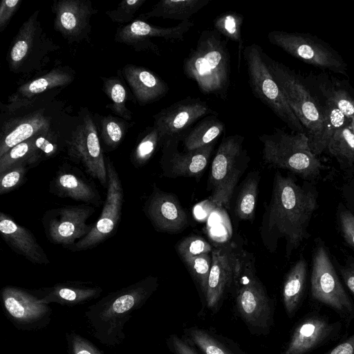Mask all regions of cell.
Wrapping results in <instances>:
<instances>
[{
    "label": "cell",
    "instance_id": "1",
    "mask_svg": "<svg viewBox=\"0 0 354 354\" xmlns=\"http://www.w3.org/2000/svg\"><path fill=\"white\" fill-rule=\"evenodd\" d=\"M318 192L306 181L297 184L290 176L275 173L271 198L266 207L261 227V239L274 252L279 239L286 241L287 258L309 236L308 229L317 208Z\"/></svg>",
    "mask_w": 354,
    "mask_h": 354
},
{
    "label": "cell",
    "instance_id": "2",
    "mask_svg": "<svg viewBox=\"0 0 354 354\" xmlns=\"http://www.w3.org/2000/svg\"><path fill=\"white\" fill-rule=\"evenodd\" d=\"M227 41L216 30H205L196 46L184 59V74L194 80L201 92L223 100L230 85L231 60Z\"/></svg>",
    "mask_w": 354,
    "mask_h": 354
},
{
    "label": "cell",
    "instance_id": "3",
    "mask_svg": "<svg viewBox=\"0 0 354 354\" xmlns=\"http://www.w3.org/2000/svg\"><path fill=\"white\" fill-rule=\"evenodd\" d=\"M264 58L274 80L303 126L312 152L317 156L320 155L326 150L328 145L324 136V103L320 102L294 71L272 59L266 53Z\"/></svg>",
    "mask_w": 354,
    "mask_h": 354
},
{
    "label": "cell",
    "instance_id": "4",
    "mask_svg": "<svg viewBox=\"0 0 354 354\" xmlns=\"http://www.w3.org/2000/svg\"><path fill=\"white\" fill-rule=\"evenodd\" d=\"M252 253L242 248L232 290L236 311L252 334L268 335L273 325L274 304L257 274Z\"/></svg>",
    "mask_w": 354,
    "mask_h": 354
},
{
    "label": "cell",
    "instance_id": "5",
    "mask_svg": "<svg viewBox=\"0 0 354 354\" xmlns=\"http://www.w3.org/2000/svg\"><path fill=\"white\" fill-rule=\"evenodd\" d=\"M61 111L44 97L1 105L0 157L17 145L37 135L59 131Z\"/></svg>",
    "mask_w": 354,
    "mask_h": 354
},
{
    "label": "cell",
    "instance_id": "6",
    "mask_svg": "<svg viewBox=\"0 0 354 354\" xmlns=\"http://www.w3.org/2000/svg\"><path fill=\"white\" fill-rule=\"evenodd\" d=\"M271 134L259 137L263 145L264 162L276 168L288 170L306 181L316 179L324 168L311 151L305 133H287L275 129Z\"/></svg>",
    "mask_w": 354,
    "mask_h": 354
},
{
    "label": "cell",
    "instance_id": "7",
    "mask_svg": "<svg viewBox=\"0 0 354 354\" xmlns=\"http://www.w3.org/2000/svg\"><path fill=\"white\" fill-rule=\"evenodd\" d=\"M244 137L239 134L224 137L214 157L209 183V203L216 207H227L235 187L247 169L250 158L243 147Z\"/></svg>",
    "mask_w": 354,
    "mask_h": 354
},
{
    "label": "cell",
    "instance_id": "8",
    "mask_svg": "<svg viewBox=\"0 0 354 354\" xmlns=\"http://www.w3.org/2000/svg\"><path fill=\"white\" fill-rule=\"evenodd\" d=\"M264 53L257 44L248 45L243 50L249 85L253 95L270 108L292 131L305 133L303 126L268 68Z\"/></svg>",
    "mask_w": 354,
    "mask_h": 354
},
{
    "label": "cell",
    "instance_id": "9",
    "mask_svg": "<svg viewBox=\"0 0 354 354\" xmlns=\"http://www.w3.org/2000/svg\"><path fill=\"white\" fill-rule=\"evenodd\" d=\"M35 10L21 26L9 48L6 59L11 72L30 73L40 70L48 55L59 48L45 32Z\"/></svg>",
    "mask_w": 354,
    "mask_h": 354
},
{
    "label": "cell",
    "instance_id": "10",
    "mask_svg": "<svg viewBox=\"0 0 354 354\" xmlns=\"http://www.w3.org/2000/svg\"><path fill=\"white\" fill-rule=\"evenodd\" d=\"M312 298L336 312L342 319H354V303L346 292L322 241H317L313 253L310 275Z\"/></svg>",
    "mask_w": 354,
    "mask_h": 354
},
{
    "label": "cell",
    "instance_id": "11",
    "mask_svg": "<svg viewBox=\"0 0 354 354\" xmlns=\"http://www.w3.org/2000/svg\"><path fill=\"white\" fill-rule=\"evenodd\" d=\"M65 148L71 160L81 165L90 176L107 188L105 158L95 122L86 108H81L77 124L66 138Z\"/></svg>",
    "mask_w": 354,
    "mask_h": 354
},
{
    "label": "cell",
    "instance_id": "12",
    "mask_svg": "<svg viewBox=\"0 0 354 354\" xmlns=\"http://www.w3.org/2000/svg\"><path fill=\"white\" fill-rule=\"evenodd\" d=\"M269 41L310 65L347 76V64L330 45L309 33L272 30Z\"/></svg>",
    "mask_w": 354,
    "mask_h": 354
},
{
    "label": "cell",
    "instance_id": "13",
    "mask_svg": "<svg viewBox=\"0 0 354 354\" xmlns=\"http://www.w3.org/2000/svg\"><path fill=\"white\" fill-rule=\"evenodd\" d=\"M105 160L108 186L100 216L86 236L68 248L72 251L91 249L104 242L113 235L120 221L124 202L122 183L112 161L109 157Z\"/></svg>",
    "mask_w": 354,
    "mask_h": 354
},
{
    "label": "cell",
    "instance_id": "14",
    "mask_svg": "<svg viewBox=\"0 0 354 354\" xmlns=\"http://www.w3.org/2000/svg\"><path fill=\"white\" fill-rule=\"evenodd\" d=\"M95 212L94 206L87 204L67 205L47 211L42 223L48 239L55 244L70 247L86 236L93 224L86 221Z\"/></svg>",
    "mask_w": 354,
    "mask_h": 354
},
{
    "label": "cell",
    "instance_id": "15",
    "mask_svg": "<svg viewBox=\"0 0 354 354\" xmlns=\"http://www.w3.org/2000/svg\"><path fill=\"white\" fill-rule=\"evenodd\" d=\"M242 248L231 242L213 248L211 252L205 305L213 313L218 311L225 294L232 290Z\"/></svg>",
    "mask_w": 354,
    "mask_h": 354
},
{
    "label": "cell",
    "instance_id": "16",
    "mask_svg": "<svg viewBox=\"0 0 354 354\" xmlns=\"http://www.w3.org/2000/svg\"><path fill=\"white\" fill-rule=\"evenodd\" d=\"M194 25L191 20L181 21L172 27H160L151 25L137 19L129 24L118 28L114 40L131 47L137 52L150 51L158 55L160 50L152 39L160 38L167 41H182L184 35Z\"/></svg>",
    "mask_w": 354,
    "mask_h": 354
},
{
    "label": "cell",
    "instance_id": "17",
    "mask_svg": "<svg viewBox=\"0 0 354 354\" xmlns=\"http://www.w3.org/2000/svg\"><path fill=\"white\" fill-rule=\"evenodd\" d=\"M210 115H216L217 113L206 102L199 97H187L153 115V126L160 132L162 140L170 137L183 140L194 123Z\"/></svg>",
    "mask_w": 354,
    "mask_h": 354
},
{
    "label": "cell",
    "instance_id": "18",
    "mask_svg": "<svg viewBox=\"0 0 354 354\" xmlns=\"http://www.w3.org/2000/svg\"><path fill=\"white\" fill-rule=\"evenodd\" d=\"M54 29L69 44L89 39L91 19L97 12L88 0H55L52 4Z\"/></svg>",
    "mask_w": 354,
    "mask_h": 354
},
{
    "label": "cell",
    "instance_id": "19",
    "mask_svg": "<svg viewBox=\"0 0 354 354\" xmlns=\"http://www.w3.org/2000/svg\"><path fill=\"white\" fill-rule=\"evenodd\" d=\"M180 140L178 137L163 140L160 160L162 176L170 178L200 176L208 163L214 142L192 151L181 152L178 149Z\"/></svg>",
    "mask_w": 354,
    "mask_h": 354
},
{
    "label": "cell",
    "instance_id": "20",
    "mask_svg": "<svg viewBox=\"0 0 354 354\" xmlns=\"http://www.w3.org/2000/svg\"><path fill=\"white\" fill-rule=\"evenodd\" d=\"M342 326L320 315H308L297 324L281 354H308L337 337Z\"/></svg>",
    "mask_w": 354,
    "mask_h": 354
},
{
    "label": "cell",
    "instance_id": "21",
    "mask_svg": "<svg viewBox=\"0 0 354 354\" xmlns=\"http://www.w3.org/2000/svg\"><path fill=\"white\" fill-rule=\"evenodd\" d=\"M145 214L154 228L162 232L175 233L188 225V218L177 197L153 187L143 206Z\"/></svg>",
    "mask_w": 354,
    "mask_h": 354
},
{
    "label": "cell",
    "instance_id": "22",
    "mask_svg": "<svg viewBox=\"0 0 354 354\" xmlns=\"http://www.w3.org/2000/svg\"><path fill=\"white\" fill-rule=\"evenodd\" d=\"M50 192L61 198H69L77 201L99 207L101 196L95 185L88 181L74 168L62 167L50 183Z\"/></svg>",
    "mask_w": 354,
    "mask_h": 354
},
{
    "label": "cell",
    "instance_id": "23",
    "mask_svg": "<svg viewBox=\"0 0 354 354\" xmlns=\"http://www.w3.org/2000/svg\"><path fill=\"white\" fill-rule=\"evenodd\" d=\"M0 232L6 243L30 262L47 265L50 261L29 230L16 223L3 212L0 213Z\"/></svg>",
    "mask_w": 354,
    "mask_h": 354
},
{
    "label": "cell",
    "instance_id": "24",
    "mask_svg": "<svg viewBox=\"0 0 354 354\" xmlns=\"http://www.w3.org/2000/svg\"><path fill=\"white\" fill-rule=\"evenodd\" d=\"M120 73L141 106L159 100L169 91L168 85L161 77L143 66L128 64Z\"/></svg>",
    "mask_w": 354,
    "mask_h": 354
},
{
    "label": "cell",
    "instance_id": "25",
    "mask_svg": "<svg viewBox=\"0 0 354 354\" xmlns=\"http://www.w3.org/2000/svg\"><path fill=\"white\" fill-rule=\"evenodd\" d=\"M75 71L66 66L54 68L37 78L21 84L10 95L8 102H20L32 100L50 90L64 88L73 82Z\"/></svg>",
    "mask_w": 354,
    "mask_h": 354
},
{
    "label": "cell",
    "instance_id": "26",
    "mask_svg": "<svg viewBox=\"0 0 354 354\" xmlns=\"http://www.w3.org/2000/svg\"><path fill=\"white\" fill-rule=\"evenodd\" d=\"M315 80L324 100L333 103L348 118L354 117V89L348 82L324 73Z\"/></svg>",
    "mask_w": 354,
    "mask_h": 354
},
{
    "label": "cell",
    "instance_id": "27",
    "mask_svg": "<svg viewBox=\"0 0 354 354\" xmlns=\"http://www.w3.org/2000/svg\"><path fill=\"white\" fill-rule=\"evenodd\" d=\"M307 263L302 254L287 273L282 288V299L286 313L292 318L297 313L306 285Z\"/></svg>",
    "mask_w": 354,
    "mask_h": 354
},
{
    "label": "cell",
    "instance_id": "28",
    "mask_svg": "<svg viewBox=\"0 0 354 354\" xmlns=\"http://www.w3.org/2000/svg\"><path fill=\"white\" fill-rule=\"evenodd\" d=\"M183 337L203 354H245L233 341L209 330L191 327Z\"/></svg>",
    "mask_w": 354,
    "mask_h": 354
},
{
    "label": "cell",
    "instance_id": "29",
    "mask_svg": "<svg viewBox=\"0 0 354 354\" xmlns=\"http://www.w3.org/2000/svg\"><path fill=\"white\" fill-rule=\"evenodd\" d=\"M209 2V0H162L148 12L140 14L139 19L156 17L180 20V22L187 21Z\"/></svg>",
    "mask_w": 354,
    "mask_h": 354
},
{
    "label": "cell",
    "instance_id": "30",
    "mask_svg": "<svg viewBox=\"0 0 354 354\" xmlns=\"http://www.w3.org/2000/svg\"><path fill=\"white\" fill-rule=\"evenodd\" d=\"M2 295L5 307L15 318L35 319L46 311V306L41 301L19 289L5 288Z\"/></svg>",
    "mask_w": 354,
    "mask_h": 354
},
{
    "label": "cell",
    "instance_id": "31",
    "mask_svg": "<svg viewBox=\"0 0 354 354\" xmlns=\"http://www.w3.org/2000/svg\"><path fill=\"white\" fill-rule=\"evenodd\" d=\"M225 128V124L216 115L206 116L183 137L184 151H192L214 142Z\"/></svg>",
    "mask_w": 354,
    "mask_h": 354
},
{
    "label": "cell",
    "instance_id": "32",
    "mask_svg": "<svg viewBox=\"0 0 354 354\" xmlns=\"http://www.w3.org/2000/svg\"><path fill=\"white\" fill-rule=\"evenodd\" d=\"M351 121L335 131L326 149L339 162L340 168L354 172V133Z\"/></svg>",
    "mask_w": 354,
    "mask_h": 354
},
{
    "label": "cell",
    "instance_id": "33",
    "mask_svg": "<svg viewBox=\"0 0 354 354\" xmlns=\"http://www.w3.org/2000/svg\"><path fill=\"white\" fill-rule=\"evenodd\" d=\"M36 136L17 145L0 157V174L18 165L30 168L43 161Z\"/></svg>",
    "mask_w": 354,
    "mask_h": 354
},
{
    "label": "cell",
    "instance_id": "34",
    "mask_svg": "<svg viewBox=\"0 0 354 354\" xmlns=\"http://www.w3.org/2000/svg\"><path fill=\"white\" fill-rule=\"evenodd\" d=\"M259 181V172L254 171L249 173L242 183L235 205V214L239 219L248 221L254 218Z\"/></svg>",
    "mask_w": 354,
    "mask_h": 354
},
{
    "label": "cell",
    "instance_id": "35",
    "mask_svg": "<svg viewBox=\"0 0 354 354\" xmlns=\"http://www.w3.org/2000/svg\"><path fill=\"white\" fill-rule=\"evenodd\" d=\"M101 79L102 90L111 101L106 107L120 118L130 121L132 113L126 106L127 93L121 79L119 77H102Z\"/></svg>",
    "mask_w": 354,
    "mask_h": 354
},
{
    "label": "cell",
    "instance_id": "36",
    "mask_svg": "<svg viewBox=\"0 0 354 354\" xmlns=\"http://www.w3.org/2000/svg\"><path fill=\"white\" fill-rule=\"evenodd\" d=\"M162 142L160 132L154 126L146 129L131 153V163L136 168L146 165Z\"/></svg>",
    "mask_w": 354,
    "mask_h": 354
},
{
    "label": "cell",
    "instance_id": "37",
    "mask_svg": "<svg viewBox=\"0 0 354 354\" xmlns=\"http://www.w3.org/2000/svg\"><path fill=\"white\" fill-rule=\"evenodd\" d=\"M243 15L234 11H227L217 16L214 20V27L219 34L239 44V66L241 52L243 51L241 27Z\"/></svg>",
    "mask_w": 354,
    "mask_h": 354
},
{
    "label": "cell",
    "instance_id": "38",
    "mask_svg": "<svg viewBox=\"0 0 354 354\" xmlns=\"http://www.w3.org/2000/svg\"><path fill=\"white\" fill-rule=\"evenodd\" d=\"M183 261L198 287L203 304H205L207 281L212 263V254L205 253Z\"/></svg>",
    "mask_w": 354,
    "mask_h": 354
},
{
    "label": "cell",
    "instance_id": "39",
    "mask_svg": "<svg viewBox=\"0 0 354 354\" xmlns=\"http://www.w3.org/2000/svg\"><path fill=\"white\" fill-rule=\"evenodd\" d=\"M127 121L111 115L100 119V136L105 145L115 149L122 141L128 129Z\"/></svg>",
    "mask_w": 354,
    "mask_h": 354
},
{
    "label": "cell",
    "instance_id": "40",
    "mask_svg": "<svg viewBox=\"0 0 354 354\" xmlns=\"http://www.w3.org/2000/svg\"><path fill=\"white\" fill-rule=\"evenodd\" d=\"M176 250L183 260L205 253H211L212 245L199 236H189L180 240Z\"/></svg>",
    "mask_w": 354,
    "mask_h": 354
},
{
    "label": "cell",
    "instance_id": "41",
    "mask_svg": "<svg viewBox=\"0 0 354 354\" xmlns=\"http://www.w3.org/2000/svg\"><path fill=\"white\" fill-rule=\"evenodd\" d=\"M145 2L146 0H124L105 14L113 22L127 25L133 21L135 14Z\"/></svg>",
    "mask_w": 354,
    "mask_h": 354
},
{
    "label": "cell",
    "instance_id": "42",
    "mask_svg": "<svg viewBox=\"0 0 354 354\" xmlns=\"http://www.w3.org/2000/svg\"><path fill=\"white\" fill-rule=\"evenodd\" d=\"M26 165H18L0 174V195L6 194L21 186L28 169Z\"/></svg>",
    "mask_w": 354,
    "mask_h": 354
},
{
    "label": "cell",
    "instance_id": "43",
    "mask_svg": "<svg viewBox=\"0 0 354 354\" xmlns=\"http://www.w3.org/2000/svg\"><path fill=\"white\" fill-rule=\"evenodd\" d=\"M338 223L345 242L354 249V214L342 204L337 212Z\"/></svg>",
    "mask_w": 354,
    "mask_h": 354
},
{
    "label": "cell",
    "instance_id": "44",
    "mask_svg": "<svg viewBox=\"0 0 354 354\" xmlns=\"http://www.w3.org/2000/svg\"><path fill=\"white\" fill-rule=\"evenodd\" d=\"M21 3V0L1 1L0 4V32L6 28Z\"/></svg>",
    "mask_w": 354,
    "mask_h": 354
},
{
    "label": "cell",
    "instance_id": "45",
    "mask_svg": "<svg viewBox=\"0 0 354 354\" xmlns=\"http://www.w3.org/2000/svg\"><path fill=\"white\" fill-rule=\"evenodd\" d=\"M168 347L173 354H199L196 348L183 337L171 334L168 338Z\"/></svg>",
    "mask_w": 354,
    "mask_h": 354
},
{
    "label": "cell",
    "instance_id": "46",
    "mask_svg": "<svg viewBox=\"0 0 354 354\" xmlns=\"http://www.w3.org/2000/svg\"><path fill=\"white\" fill-rule=\"evenodd\" d=\"M95 290L91 289H80L74 287L59 286L57 287L56 292L60 298L66 301H75L76 299H82L91 296L94 294Z\"/></svg>",
    "mask_w": 354,
    "mask_h": 354
},
{
    "label": "cell",
    "instance_id": "47",
    "mask_svg": "<svg viewBox=\"0 0 354 354\" xmlns=\"http://www.w3.org/2000/svg\"><path fill=\"white\" fill-rule=\"evenodd\" d=\"M344 283L354 296V259L348 258L344 265L338 266Z\"/></svg>",
    "mask_w": 354,
    "mask_h": 354
},
{
    "label": "cell",
    "instance_id": "48",
    "mask_svg": "<svg viewBox=\"0 0 354 354\" xmlns=\"http://www.w3.org/2000/svg\"><path fill=\"white\" fill-rule=\"evenodd\" d=\"M324 354H354V333Z\"/></svg>",
    "mask_w": 354,
    "mask_h": 354
},
{
    "label": "cell",
    "instance_id": "49",
    "mask_svg": "<svg viewBox=\"0 0 354 354\" xmlns=\"http://www.w3.org/2000/svg\"><path fill=\"white\" fill-rule=\"evenodd\" d=\"M342 194L348 207L347 209L354 214V179L342 186Z\"/></svg>",
    "mask_w": 354,
    "mask_h": 354
},
{
    "label": "cell",
    "instance_id": "50",
    "mask_svg": "<svg viewBox=\"0 0 354 354\" xmlns=\"http://www.w3.org/2000/svg\"><path fill=\"white\" fill-rule=\"evenodd\" d=\"M75 354H100L92 346L80 338H75L73 342Z\"/></svg>",
    "mask_w": 354,
    "mask_h": 354
},
{
    "label": "cell",
    "instance_id": "51",
    "mask_svg": "<svg viewBox=\"0 0 354 354\" xmlns=\"http://www.w3.org/2000/svg\"><path fill=\"white\" fill-rule=\"evenodd\" d=\"M350 124H351V129L354 133V117L351 119Z\"/></svg>",
    "mask_w": 354,
    "mask_h": 354
}]
</instances>
